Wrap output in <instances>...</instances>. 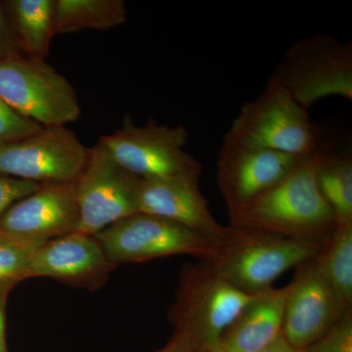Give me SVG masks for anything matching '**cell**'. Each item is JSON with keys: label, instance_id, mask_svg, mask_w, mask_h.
I'll use <instances>...</instances> for the list:
<instances>
[{"label": "cell", "instance_id": "obj_1", "mask_svg": "<svg viewBox=\"0 0 352 352\" xmlns=\"http://www.w3.org/2000/svg\"><path fill=\"white\" fill-rule=\"evenodd\" d=\"M322 151L300 157L281 180L228 214L230 226L323 244L337 221L317 183Z\"/></svg>", "mask_w": 352, "mask_h": 352}, {"label": "cell", "instance_id": "obj_2", "mask_svg": "<svg viewBox=\"0 0 352 352\" xmlns=\"http://www.w3.org/2000/svg\"><path fill=\"white\" fill-rule=\"evenodd\" d=\"M252 296L222 279L208 261L187 263L168 309L173 333L184 336L194 352H206L219 344Z\"/></svg>", "mask_w": 352, "mask_h": 352}, {"label": "cell", "instance_id": "obj_3", "mask_svg": "<svg viewBox=\"0 0 352 352\" xmlns=\"http://www.w3.org/2000/svg\"><path fill=\"white\" fill-rule=\"evenodd\" d=\"M223 141L295 156L321 151L318 129L308 110L274 75L263 94L241 107Z\"/></svg>", "mask_w": 352, "mask_h": 352}, {"label": "cell", "instance_id": "obj_4", "mask_svg": "<svg viewBox=\"0 0 352 352\" xmlns=\"http://www.w3.org/2000/svg\"><path fill=\"white\" fill-rule=\"evenodd\" d=\"M321 245L229 226L226 238L220 243L219 256L208 263L236 289L254 295L273 287L286 271L314 258Z\"/></svg>", "mask_w": 352, "mask_h": 352}, {"label": "cell", "instance_id": "obj_5", "mask_svg": "<svg viewBox=\"0 0 352 352\" xmlns=\"http://www.w3.org/2000/svg\"><path fill=\"white\" fill-rule=\"evenodd\" d=\"M110 263H142L173 256H190L200 261L219 256L214 240L157 215L135 212L94 235Z\"/></svg>", "mask_w": 352, "mask_h": 352}, {"label": "cell", "instance_id": "obj_6", "mask_svg": "<svg viewBox=\"0 0 352 352\" xmlns=\"http://www.w3.org/2000/svg\"><path fill=\"white\" fill-rule=\"evenodd\" d=\"M188 138L185 126L157 124L153 119L138 126L126 115L122 126L99 142L132 175L147 180L171 179L201 175L200 162L185 151Z\"/></svg>", "mask_w": 352, "mask_h": 352}, {"label": "cell", "instance_id": "obj_7", "mask_svg": "<svg viewBox=\"0 0 352 352\" xmlns=\"http://www.w3.org/2000/svg\"><path fill=\"white\" fill-rule=\"evenodd\" d=\"M303 108L331 96L352 99V44L318 34L294 43L273 74Z\"/></svg>", "mask_w": 352, "mask_h": 352}, {"label": "cell", "instance_id": "obj_8", "mask_svg": "<svg viewBox=\"0 0 352 352\" xmlns=\"http://www.w3.org/2000/svg\"><path fill=\"white\" fill-rule=\"evenodd\" d=\"M0 98L43 126H66L82 115L68 78L45 60L25 55L0 61Z\"/></svg>", "mask_w": 352, "mask_h": 352}, {"label": "cell", "instance_id": "obj_9", "mask_svg": "<svg viewBox=\"0 0 352 352\" xmlns=\"http://www.w3.org/2000/svg\"><path fill=\"white\" fill-rule=\"evenodd\" d=\"M89 148L66 126L41 131L0 145V175L46 184L76 182L85 170Z\"/></svg>", "mask_w": 352, "mask_h": 352}, {"label": "cell", "instance_id": "obj_10", "mask_svg": "<svg viewBox=\"0 0 352 352\" xmlns=\"http://www.w3.org/2000/svg\"><path fill=\"white\" fill-rule=\"evenodd\" d=\"M140 179L118 164L99 141L89 148L85 170L76 180L80 212L78 232L94 236L138 212Z\"/></svg>", "mask_w": 352, "mask_h": 352}, {"label": "cell", "instance_id": "obj_11", "mask_svg": "<svg viewBox=\"0 0 352 352\" xmlns=\"http://www.w3.org/2000/svg\"><path fill=\"white\" fill-rule=\"evenodd\" d=\"M76 182L46 183L16 201L0 220V234L36 251L56 238L78 232Z\"/></svg>", "mask_w": 352, "mask_h": 352}, {"label": "cell", "instance_id": "obj_12", "mask_svg": "<svg viewBox=\"0 0 352 352\" xmlns=\"http://www.w3.org/2000/svg\"><path fill=\"white\" fill-rule=\"evenodd\" d=\"M287 286L282 335L296 349L305 351L352 309L322 276L314 258L296 266Z\"/></svg>", "mask_w": 352, "mask_h": 352}, {"label": "cell", "instance_id": "obj_13", "mask_svg": "<svg viewBox=\"0 0 352 352\" xmlns=\"http://www.w3.org/2000/svg\"><path fill=\"white\" fill-rule=\"evenodd\" d=\"M303 156L222 143L217 183L228 214L281 180Z\"/></svg>", "mask_w": 352, "mask_h": 352}, {"label": "cell", "instance_id": "obj_14", "mask_svg": "<svg viewBox=\"0 0 352 352\" xmlns=\"http://www.w3.org/2000/svg\"><path fill=\"white\" fill-rule=\"evenodd\" d=\"M115 268L94 236L74 232L32 252L25 279L50 277L75 287L96 289Z\"/></svg>", "mask_w": 352, "mask_h": 352}, {"label": "cell", "instance_id": "obj_15", "mask_svg": "<svg viewBox=\"0 0 352 352\" xmlns=\"http://www.w3.org/2000/svg\"><path fill=\"white\" fill-rule=\"evenodd\" d=\"M200 178L201 175L157 180L141 178L138 212L171 220L220 245L226 238L227 226L220 224L210 212L201 193Z\"/></svg>", "mask_w": 352, "mask_h": 352}, {"label": "cell", "instance_id": "obj_16", "mask_svg": "<svg viewBox=\"0 0 352 352\" xmlns=\"http://www.w3.org/2000/svg\"><path fill=\"white\" fill-rule=\"evenodd\" d=\"M288 286L254 294L220 340L235 352H258L283 332Z\"/></svg>", "mask_w": 352, "mask_h": 352}, {"label": "cell", "instance_id": "obj_17", "mask_svg": "<svg viewBox=\"0 0 352 352\" xmlns=\"http://www.w3.org/2000/svg\"><path fill=\"white\" fill-rule=\"evenodd\" d=\"M2 6L23 54L45 60L55 36V0H6Z\"/></svg>", "mask_w": 352, "mask_h": 352}, {"label": "cell", "instance_id": "obj_18", "mask_svg": "<svg viewBox=\"0 0 352 352\" xmlns=\"http://www.w3.org/2000/svg\"><path fill=\"white\" fill-rule=\"evenodd\" d=\"M126 21L127 9L122 0H55V34L83 30L107 31Z\"/></svg>", "mask_w": 352, "mask_h": 352}, {"label": "cell", "instance_id": "obj_19", "mask_svg": "<svg viewBox=\"0 0 352 352\" xmlns=\"http://www.w3.org/2000/svg\"><path fill=\"white\" fill-rule=\"evenodd\" d=\"M314 261L324 279L352 307V222L337 224Z\"/></svg>", "mask_w": 352, "mask_h": 352}, {"label": "cell", "instance_id": "obj_20", "mask_svg": "<svg viewBox=\"0 0 352 352\" xmlns=\"http://www.w3.org/2000/svg\"><path fill=\"white\" fill-rule=\"evenodd\" d=\"M317 183L338 223L352 222V160L349 156L322 151Z\"/></svg>", "mask_w": 352, "mask_h": 352}, {"label": "cell", "instance_id": "obj_21", "mask_svg": "<svg viewBox=\"0 0 352 352\" xmlns=\"http://www.w3.org/2000/svg\"><path fill=\"white\" fill-rule=\"evenodd\" d=\"M32 252L0 234V282L25 280Z\"/></svg>", "mask_w": 352, "mask_h": 352}, {"label": "cell", "instance_id": "obj_22", "mask_svg": "<svg viewBox=\"0 0 352 352\" xmlns=\"http://www.w3.org/2000/svg\"><path fill=\"white\" fill-rule=\"evenodd\" d=\"M305 352H352V309Z\"/></svg>", "mask_w": 352, "mask_h": 352}, {"label": "cell", "instance_id": "obj_23", "mask_svg": "<svg viewBox=\"0 0 352 352\" xmlns=\"http://www.w3.org/2000/svg\"><path fill=\"white\" fill-rule=\"evenodd\" d=\"M43 127L16 112L0 98V145L27 138Z\"/></svg>", "mask_w": 352, "mask_h": 352}, {"label": "cell", "instance_id": "obj_24", "mask_svg": "<svg viewBox=\"0 0 352 352\" xmlns=\"http://www.w3.org/2000/svg\"><path fill=\"white\" fill-rule=\"evenodd\" d=\"M41 185L39 183L0 175V220L13 204L31 195Z\"/></svg>", "mask_w": 352, "mask_h": 352}, {"label": "cell", "instance_id": "obj_25", "mask_svg": "<svg viewBox=\"0 0 352 352\" xmlns=\"http://www.w3.org/2000/svg\"><path fill=\"white\" fill-rule=\"evenodd\" d=\"M22 55L24 54L7 19L2 1H0V61Z\"/></svg>", "mask_w": 352, "mask_h": 352}, {"label": "cell", "instance_id": "obj_26", "mask_svg": "<svg viewBox=\"0 0 352 352\" xmlns=\"http://www.w3.org/2000/svg\"><path fill=\"white\" fill-rule=\"evenodd\" d=\"M18 284L16 281L0 282V352H8L6 344V305L11 289Z\"/></svg>", "mask_w": 352, "mask_h": 352}, {"label": "cell", "instance_id": "obj_27", "mask_svg": "<svg viewBox=\"0 0 352 352\" xmlns=\"http://www.w3.org/2000/svg\"><path fill=\"white\" fill-rule=\"evenodd\" d=\"M153 352H194V349L184 336L173 333L163 347Z\"/></svg>", "mask_w": 352, "mask_h": 352}, {"label": "cell", "instance_id": "obj_28", "mask_svg": "<svg viewBox=\"0 0 352 352\" xmlns=\"http://www.w3.org/2000/svg\"><path fill=\"white\" fill-rule=\"evenodd\" d=\"M258 352H305L302 349H296L285 339L283 335L279 336L276 340H273L270 344L264 347Z\"/></svg>", "mask_w": 352, "mask_h": 352}, {"label": "cell", "instance_id": "obj_29", "mask_svg": "<svg viewBox=\"0 0 352 352\" xmlns=\"http://www.w3.org/2000/svg\"><path fill=\"white\" fill-rule=\"evenodd\" d=\"M206 352H235L233 351L232 349H228L226 346H223L222 344H217V346L212 347V349H208V351Z\"/></svg>", "mask_w": 352, "mask_h": 352}]
</instances>
